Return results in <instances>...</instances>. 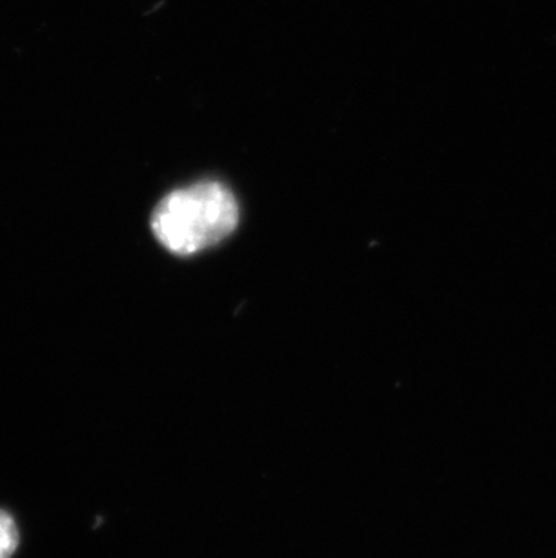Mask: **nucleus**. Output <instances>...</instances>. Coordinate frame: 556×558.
<instances>
[{"instance_id": "f257e3e1", "label": "nucleus", "mask_w": 556, "mask_h": 558, "mask_svg": "<svg viewBox=\"0 0 556 558\" xmlns=\"http://www.w3.org/2000/svg\"><path fill=\"white\" fill-rule=\"evenodd\" d=\"M239 205L228 186L217 181L173 190L165 195L153 214L154 235L164 248L179 257L222 243L235 232Z\"/></svg>"}, {"instance_id": "f03ea898", "label": "nucleus", "mask_w": 556, "mask_h": 558, "mask_svg": "<svg viewBox=\"0 0 556 558\" xmlns=\"http://www.w3.org/2000/svg\"><path fill=\"white\" fill-rule=\"evenodd\" d=\"M19 548V527L5 511L0 510V558H11Z\"/></svg>"}]
</instances>
